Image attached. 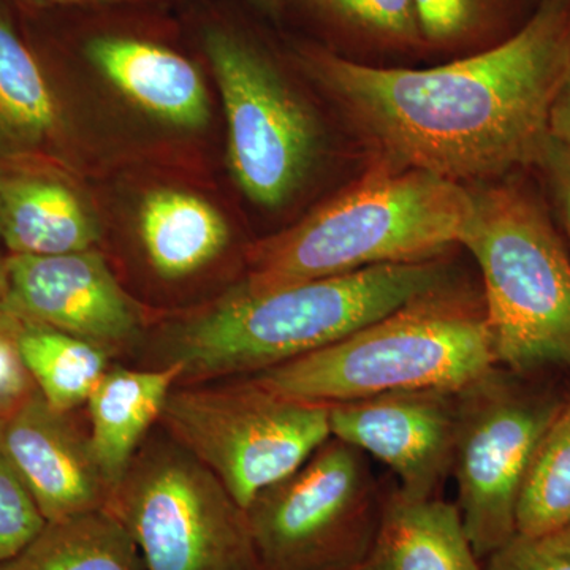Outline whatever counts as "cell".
Segmentation results:
<instances>
[{"mask_svg": "<svg viewBox=\"0 0 570 570\" xmlns=\"http://www.w3.org/2000/svg\"><path fill=\"white\" fill-rule=\"evenodd\" d=\"M485 570H570V546L558 531L543 535L517 532L490 554Z\"/></svg>", "mask_w": 570, "mask_h": 570, "instance_id": "26", "label": "cell"}, {"mask_svg": "<svg viewBox=\"0 0 570 570\" xmlns=\"http://www.w3.org/2000/svg\"><path fill=\"white\" fill-rule=\"evenodd\" d=\"M570 524V397L540 441L521 489L517 532L551 534Z\"/></svg>", "mask_w": 570, "mask_h": 570, "instance_id": "22", "label": "cell"}, {"mask_svg": "<svg viewBox=\"0 0 570 570\" xmlns=\"http://www.w3.org/2000/svg\"><path fill=\"white\" fill-rule=\"evenodd\" d=\"M140 238L149 264L164 279H183L223 254L230 228L204 198L183 190H154L140 208Z\"/></svg>", "mask_w": 570, "mask_h": 570, "instance_id": "19", "label": "cell"}, {"mask_svg": "<svg viewBox=\"0 0 570 570\" xmlns=\"http://www.w3.org/2000/svg\"><path fill=\"white\" fill-rule=\"evenodd\" d=\"M18 351L40 395L66 414L88 403L110 367L111 355L105 348L32 322L20 321Z\"/></svg>", "mask_w": 570, "mask_h": 570, "instance_id": "21", "label": "cell"}, {"mask_svg": "<svg viewBox=\"0 0 570 570\" xmlns=\"http://www.w3.org/2000/svg\"><path fill=\"white\" fill-rule=\"evenodd\" d=\"M99 234L75 190L47 174L0 170V242L10 255L91 250Z\"/></svg>", "mask_w": 570, "mask_h": 570, "instance_id": "16", "label": "cell"}, {"mask_svg": "<svg viewBox=\"0 0 570 570\" xmlns=\"http://www.w3.org/2000/svg\"><path fill=\"white\" fill-rule=\"evenodd\" d=\"M564 538L566 542L570 546V524L569 527L562 528V530L558 531Z\"/></svg>", "mask_w": 570, "mask_h": 570, "instance_id": "33", "label": "cell"}, {"mask_svg": "<svg viewBox=\"0 0 570 570\" xmlns=\"http://www.w3.org/2000/svg\"><path fill=\"white\" fill-rule=\"evenodd\" d=\"M472 213L474 198L464 184L376 163L302 223L255 245L243 283L283 287L441 258L461 245Z\"/></svg>", "mask_w": 570, "mask_h": 570, "instance_id": "3", "label": "cell"}, {"mask_svg": "<svg viewBox=\"0 0 570 570\" xmlns=\"http://www.w3.org/2000/svg\"><path fill=\"white\" fill-rule=\"evenodd\" d=\"M494 366L482 294L450 279L332 346L250 377L330 406L385 393H455Z\"/></svg>", "mask_w": 570, "mask_h": 570, "instance_id": "4", "label": "cell"}, {"mask_svg": "<svg viewBox=\"0 0 570 570\" xmlns=\"http://www.w3.org/2000/svg\"><path fill=\"white\" fill-rule=\"evenodd\" d=\"M299 62L346 112L377 163L460 184L538 165L570 73V0H543L515 36L433 69L363 66L305 48Z\"/></svg>", "mask_w": 570, "mask_h": 570, "instance_id": "1", "label": "cell"}, {"mask_svg": "<svg viewBox=\"0 0 570 570\" xmlns=\"http://www.w3.org/2000/svg\"><path fill=\"white\" fill-rule=\"evenodd\" d=\"M472 190L461 246L474 255L497 365L528 376L570 370V258L546 209L520 183Z\"/></svg>", "mask_w": 570, "mask_h": 570, "instance_id": "5", "label": "cell"}, {"mask_svg": "<svg viewBox=\"0 0 570 570\" xmlns=\"http://www.w3.org/2000/svg\"><path fill=\"white\" fill-rule=\"evenodd\" d=\"M0 445L47 523L99 512L112 490L94 459L89 434L56 411L39 390L0 419Z\"/></svg>", "mask_w": 570, "mask_h": 570, "instance_id": "13", "label": "cell"}, {"mask_svg": "<svg viewBox=\"0 0 570 570\" xmlns=\"http://www.w3.org/2000/svg\"><path fill=\"white\" fill-rule=\"evenodd\" d=\"M333 18L396 45L423 43L414 0H311Z\"/></svg>", "mask_w": 570, "mask_h": 570, "instance_id": "23", "label": "cell"}, {"mask_svg": "<svg viewBox=\"0 0 570 570\" xmlns=\"http://www.w3.org/2000/svg\"><path fill=\"white\" fill-rule=\"evenodd\" d=\"M63 115L36 52L0 6V157L31 159L61 138Z\"/></svg>", "mask_w": 570, "mask_h": 570, "instance_id": "18", "label": "cell"}, {"mask_svg": "<svg viewBox=\"0 0 570 570\" xmlns=\"http://www.w3.org/2000/svg\"><path fill=\"white\" fill-rule=\"evenodd\" d=\"M58 3H104V2H127V0H47Z\"/></svg>", "mask_w": 570, "mask_h": 570, "instance_id": "31", "label": "cell"}, {"mask_svg": "<svg viewBox=\"0 0 570 570\" xmlns=\"http://www.w3.org/2000/svg\"><path fill=\"white\" fill-rule=\"evenodd\" d=\"M520 377L494 366L455 393L456 508L479 560L517 534L524 479L564 403L527 387Z\"/></svg>", "mask_w": 570, "mask_h": 570, "instance_id": "9", "label": "cell"}, {"mask_svg": "<svg viewBox=\"0 0 570 570\" xmlns=\"http://www.w3.org/2000/svg\"><path fill=\"white\" fill-rule=\"evenodd\" d=\"M535 167L549 183L570 239V146L550 137Z\"/></svg>", "mask_w": 570, "mask_h": 570, "instance_id": "28", "label": "cell"}, {"mask_svg": "<svg viewBox=\"0 0 570 570\" xmlns=\"http://www.w3.org/2000/svg\"><path fill=\"white\" fill-rule=\"evenodd\" d=\"M6 313L20 321L61 330L105 348L110 355L130 346L141 316L102 255H9Z\"/></svg>", "mask_w": 570, "mask_h": 570, "instance_id": "11", "label": "cell"}, {"mask_svg": "<svg viewBox=\"0 0 570 570\" xmlns=\"http://www.w3.org/2000/svg\"><path fill=\"white\" fill-rule=\"evenodd\" d=\"M0 570H146L140 551L110 510L51 521Z\"/></svg>", "mask_w": 570, "mask_h": 570, "instance_id": "20", "label": "cell"}, {"mask_svg": "<svg viewBox=\"0 0 570 570\" xmlns=\"http://www.w3.org/2000/svg\"><path fill=\"white\" fill-rule=\"evenodd\" d=\"M494 0H414L422 41L452 47L474 36L489 20Z\"/></svg>", "mask_w": 570, "mask_h": 570, "instance_id": "25", "label": "cell"}, {"mask_svg": "<svg viewBox=\"0 0 570 570\" xmlns=\"http://www.w3.org/2000/svg\"><path fill=\"white\" fill-rule=\"evenodd\" d=\"M160 422L245 510L332 438L326 404L281 395L254 377L216 387L176 385Z\"/></svg>", "mask_w": 570, "mask_h": 570, "instance_id": "7", "label": "cell"}, {"mask_svg": "<svg viewBox=\"0 0 570 570\" xmlns=\"http://www.w3.org/2000/svg\"><path fill=\"white\" fill-rule=\"evenodd\" d=\"M7 299H9V272H7V257H0V316L7 314Z\"/></svg>", "mask_w": 570, "mask_h": 570, "instance_id": "30", "label": "cell"}, {"mask_svg": "<svg viewBox=\"0 0 570 570\" xmlns=\"http://www.w3.org/2000/svg\"><path fill=\"white\" fill-rule=\"evenodd\" d=\"M253 2L268 10H275L276 7L279 6V0H253Z\"/></svg>", "mask_w": 570, "mask_h": 570, "instance_id": "32", "label": "cell"}, {"mask_svg": "<svg viewBox=\"0 0 570 570\" xmlns=\"http://www.w3.org/2000/svg\"><path fill=\"white\" fill-rule=\"evenodd\" d=\"M450 279L441 257L283 287L242 283L168 325L157 346V366L181 367L179 382L255 376L332 346Z\"/></svg>", "mask_w": 570, "mask_h": 570, "instance_id": "2", "label": "cell"}, {"mask_svg": "<svg viewBox=\"0 0 570 570\" xmlns=\"http://www.w3.org/2000/svg\"><path fill=\"white\" fill-rule=\"evenodd\" d=\"M365 453L336 438L246 509L264 570H360L373 549L385 494Z\"/></svg>", "mask_w": 570, "mask_h": 570, "instance_id": "8", "label": "cell"}, {"mask_svg": "<svg viewBox=\"0 0 570 570\" xmlns=\"http://www.w3.org/2000/svg\"><path fill=\"white\" fill-rule=\"evenodd\" d=\"M85 51L116 91L159 121L186 130L202 129L208 122L204 77L179 52L122 36L94 37Z\"/></svg>", "mask_w": 570, "mask_h": 570, "instance_id": "14", "label": "cell"}, {"mask_svg": "<svg viewBox=\"0 0 570 570\" xmlns=\"http://www.w3.org/2000/svg\"><path fill=\"white\" fill-rule=\"evenodd\" d=\"M205 52L223 96L232 175L253 204L277 208L316 163V119L253 41L214 28Z\"/></svg>", "mask_w": 570, "mask_h": 570, "instance_id": "10", "label": "cell"}, {"mask_svg": "<svg viewBox=\"0 0 570 570\" xmlns=\"http://www.w3.org/2000/svg\"><path fill=\"white\" fill-rule=\"evenodd\" d=\"M20 318L0 316V419L9 415L36 392L18 351Z\"/></svg>", "mask_w": 570, "mask_h": 570, "instance_id": "27", "label": "cell"}, {"mask_svg": "<svg viewBox=\"0 0 570 570\" xmlns=\"http://www.w3.org/2000/svg\"><path fill=\"white\" fill-rule=\"evenodd\" d=\"M549 132L554 140L570 146V73L551 104Z\"/></svg>", "mask_w": 570, "mask_h": 570, "instance_id": "29", "label": "cell"}, {"mask_svg": "<svg viewBox=\"0 0 570 570\" xmlns=\"http://www.w3.org/2000/svg\"><path fill=\"white\" fill-rule=\"evenodd\" d=\"M107 510L146 570H264L246 510L168 434L145 441Z\"/></svg>", "mask_w": 570, "mask_h": 570, "instance_id": "6", "label": "cell"}, {"mask_svg": "<svg viewBox=\"0 0 570 570\" xmlns=\"http://www.w3.org/2000/svg\"><path fill=\"white\" fill-rule=\"evenodd\" d=\"M45 527L31 491L0 445V562L17 557Z\"/></svg>", "mask_w": 570, "mask_h": 570, "instance_id": "24", "label": "cell"}, {"mask_svg": "<svg viewBox=\"0 0 570 570\" xmlns=\"http://www.w3.org/2000/svg\"><path fill=\"white\" fill-rule=\"evenodd\" d=\"M360 570L482 569L455 504L395 487L385 494L381 528Z\"/></svg>", "mask_w": 570, "mask_h": 570, "instance_id": "17", "label": "cell"}, {"mask_svg": "<svg viewBox=\"0 0 570 570\" xmlns=\"http://www.w3.org/2000/svg\"><path fill=\"white\" fill-rule=\"evenodd\" d=\"M178 365L149 370L110 366L88 400L89 442L112 494L129 472L149 430L163 417L168 396L181 381Z\"/></svg>", "mask_w": 570, "mask_h": 570, "instance_id": "15", "label": "cell"}, {"mask_svg": "<svg viewBox=\"0 0 570 570\" xmlns=\"http://www.w3.org/2000/svg\"><path fill=\"white\" fill-rule=\"evenodd\" d=\"M455 393L397 392L330 404V431L387 464L409 497L436 498L452 474Z\"/></svg>", "mask_w": 570, "mask_h": 570, "instance_id": "12", "label": "cell"}]
</instances>
